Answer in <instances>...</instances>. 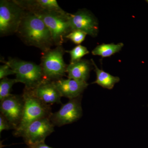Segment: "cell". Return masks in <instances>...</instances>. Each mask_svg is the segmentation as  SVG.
<instances>
[{"instance_id": "1", "label": "cell", "mask_w": 148, "mask_h": 148, "mask_svg": "<svg viewBox=\"0 0 148 148\" xmlns=\"http://www.w3.org/2000/svg\"><path fill=\"white\" fill-rule=\"evenodd\" d=\"M16 34L27 45L38 48L43 52L54 45L51 34L42 20L27 11Z\"/></svg>"}, {"instance_id": "2", "label": "cell", "mask_w": 148, "mask_h": 148, "mask_svg": "<svg viewBox=\"0 0 148 148\" xmlns=\"http://www.w3.org/2000/svg\"><path fill=\"white\" fill-rule=\"evenodd\" d=\"M22 95L24 100V112L20 124L14 131L15 137H21L24 130L33 122L43 118H50L52 114L50 105L36 98L30 90L24 88Z\"/></svg>"}, {"instance_id": "3", "label": "cell", "mask_w": 148, "mask_h": 148, "mask_svg": "<svg viewBox=\"0 0 148 148\" xmlns=\"http://www.w3.org/2000/svg\"><path fill=\"white\" fill-rule=\"evenodd\" d=\"M13 70L17 82L25 85V89L33 90L45 79L40 65L17 58H9L8 61H1Z\"/></svg>"}, {"instance_id": "4", "label": "cell", "mask_w": 148, "mask_h": 148, "mask_svg": "<svg viewBox=\"0 0 148 148\" xmlns=\"http://www.w3.org/2000/svg\"><path fill=\"white\" fill-rule=\"evenodd\" d=\"M34 13L46 25L51 34L54 45H62L66 40V36L72 31L69 21V13L64 10L45 11Z\"/></svg>"}, {"instance_id": "5", "label": "cell", "mask_w": 148, "mask_h": 148, "mask_svg": "<svg viewBox=\"0 0 148 148\" xmlns=\"http://www.w3.org/2000/svg\"><path fill=\"white\" fill-rule=\"evenodd\" d=\"M65 51L62 46H59L43 52L40 65L45 79L55 82L66 76L68 66L63 58Z\"/></svg>"}, {"instance_id": "6", "label": "cell", "mask_w": 148, "mask_h": 148, "mask_svg": "<svg viewBox=\"0 0 148 148\" xmlns=\"http://www.w3.org/2000/svg\"><path fill=\"white\" fill-rule=\"evenodd\" d=\"M26 10L14 0L0 1V35L1 36L16 34Z\"/></svg>"}, {"instance_id": "7", "label": "cell", "mask_w": 148, "mask_h": 148, "mask_svg": "<svg viewBox=\"0 0 148 148\" xmlns=\"http://www.w3.org/2000/svg\"><path fill=\"white\" fill-rule=\"evenodd\" d=\"M81 100L82 96L71 99L62 105L57 112L51 114L49 119L53 125L61 127L79 119L83 114Z\"/></svg>"}, {"instance_id": "8", "label": "cell", "mask_w": 148, "mask_h": 148, "mask_svg": "<svg viewBox=\"0 0 148 148\" xmlns=\"http://www.w3.org/2000/svg\"><path fill=\"white\" fill-rule=\"evenodd\" d=\"M24 100L22 95L10 94L1 101L0 111L15 130L22 119Z\"/></svg>"}, {"instance_id": "9", "label": "cell", "mask_w": 148, "mask_h": 148, "mask_svg": "<svg viewBox=\"0 0 148 148\" xmlns=\"http://www.w3.org/2000/svg\"><path fill=\"white\" fill-rule=\"evenodd\" d=\"M54 126L49 117L37 120L29 125L21 137L27 146L45 142L47 137L54 132Z\"/></svg>"}, {"instance_id": "10", "label": "cell", "mask_w": 148, "mask_h": 148, "mask_svg": "<svg viewBox=\"0 0 148 148\" xmlns=\"http://www.w3.org/2000/svg\"><path fill=\"white\" fill-rule=\"evenodd\" d=\"M69 18L72 31L80 30L92 37L98 35L99 32L98 20L88 10H80L76 13H69Z\"/></svg>"}, {"instance_id": "11", "label": "cell", "mask_w": 148, "mask_h": 148, "mask_svg": "<svg viewBox=\"0 0 148 148\" xmlns=\"http://www.w3.org/2000/svg\"><path fill=\"white\" fill-rule=\"evenodd\" d=\"M29 90L35 97L46 104L61 103L62 97L54 82L44 80L35 89Z\"/></svg>"}, {"instance_id": "12", "label": "cell", "mask_w": 148, "mask_h": 148, "mask_svg": "<svg viewBox=\"0 0 148 148\" xmlns=\"http://www.w3.org/2000/svg\"><path fill=\"white\" fill-rule=\"evenodd\" d=\"M54 83L61 96L69 98L70 100L81 96L88 85L86 82L70 79H61L54 82Z\"/></svg>"}, {"instance_id": "13", "label": "cell", "mask_w": 148, "mask_h": 148, "mask_svg": "<svg viewBox=\"0 0 148 148\" xmlns=\"http://www.w3.org/2000/svg\"><path fill=\"white\" fill-rule=\"evenodd\" d=\"M24 10L36 13L40 12L63 11L56 0H14Z\"/></svg>"}, {"instance_id": "14", "label": "cell", "mask_w": 148, "mask_h": 148, "mask_svg": "<svg viewBox=\"0 0 148 148\" xmlns=\"http://www.w3.org/2000/svg\"><path fill=\"white\" fill-rule=\"evenodd\" d=\"M92 62L85 59L77 62L70 63L67 66L66 73L68 78L82 82H86L92 69Z\"/></svg>"}, {"instance_id": "15", "label": "cell", "mask_w": 148, "mask_h": 148, "mask_svg": "<svg viewBox=\"0 0 148 148\" xmlns=\"http://www.w3.org/2000/svg\"><path fill=\"white\" fill-rule=\"evenodd\" d=\"M91 61L95 68L96 75V79L92 84H96L104 88L110 90L112 89L115 84L120 81L119 77L114 76L103 70L99 69L92 59H91Z\"/></svg>"}, {"instance_id": "16", "label": "cell", "mask_w": 148, "mask_h": 148, "mask_svg": "<svg viewBox=\"0 0 148 148\" xmlns=\"http://www.w3.org/2000/svg\"><path fill=\"white\" fill-rule=\"evenodd\" d=\"M123 46V43L117 44L103 43L96 47L91 53L93 55L100 56L103 58L110 57L120 51Z\"/></svg>"}, {"instance_id": "17", "label": "cell", "mask_w": 148, "mask_h": 148, "mask_svg": "<svg viewBox=\"0 0 148 148\" xmlns=\"http://www.w3.org/2000/svg\"><path fill=\"white\" fill-rule=\"evenodd\" d=\"M17 83L16 79H9L7 77L1 79L0 82V101L10 95L12 86Z\"/></svg>"}, {"instance_id": "18", "label": "cell", "mask_w": 148, "mask_h": 148, "mask_svg": "<svg viewBox=\"0 0 148 148\" xmlns=\"http://www.w3.org/2000/svg\"><path fill=\"white\" fill-rule=\"evenodd\" d=\"M66 52L70 53L71 60L70 63H73L81 60L82 58L89 53L87 48L81 45H78L72 50L66 51Z\"/></svg>"}, {"instance_id": "19", "label": "cell", "mask_w": 148, "mask_h": 148, "mask_svg": "<svg viewBox=\"0 0 148 148\" xmlns=\"http://www.w3.org/2000/svg\"><path fill=\"white\" fill-rule=\"evenodd\" d=\"M87 34L80 30H73L69 33L66 37V39L71 40L75 44L80 45L85 39Z\"/></svg>"}, {"instance_id": "20", "label": "cell", "mask_w": 148, "mask_h": 148, "mask_svg": "<svg viewBox=\"0 0 148 148\" xmlns=\"http://www.w3.org/2000/svg\"><path fill=\"white\" fill-rule=\"evenodd\" d=\"M15 75L13 70L8 64H4L0 66V79L7 77L10 75Z\"/></svg>"}, {"instance_id": "21", "label": "cell", "mask_w": 148, "mask_h": 148, "mask_svg": "<svg viewBox=\"0 0 148 148\" xmlns=\"http://www.w3.org/2000/svg\"><path fill=\"white\" fill-rule=\"evenodd\" d=\"M13 129L14 128L7 119L2 114H0V133L4 130Z\"/></svg>"}, {"instance_id": "22", "label": "cell", "mask_w": 148, "mask_h": 148, "mask_svg": "<svg viewBox=\"0 0 148 148\" xmlns=\"http://www.w3.org/2000/svg\"><path fill=\"white\" fill-rule=\"evenodd\" d=\"M27 148H53L46 145L45 142L37 143L34 145L28 146Z\"/></svg>"}, {"instance_id": "23", "label": "cell", "mask_w": 148, "mask_h": 148, "mask_svg": "<svg viewBox=\"0 0 148 148\" xmlns=\"http://www.w3.org/2000/svg\"><path fill=\"white\" fill-rule=\"evenodd\" d=\"M147 1V2L148 3V1Z\"/></svg>"}]
</instances>
